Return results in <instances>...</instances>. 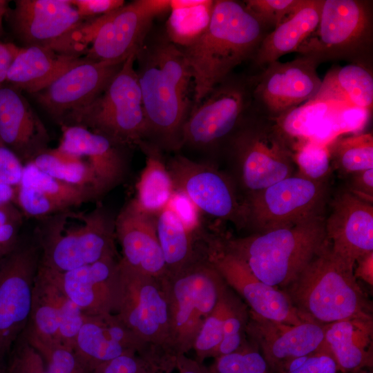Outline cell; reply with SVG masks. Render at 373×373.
<instances>
[{
	"mask_svg": "<svg viewBox=\"0 0 373 373\" xmlns=\"http://www.w3.org/2000/svg\"><path fill=\"white\" fill-rule=\"evenodd\" d=\"M169 10V0H135L108 13L83 57L123 63L142 48L154 19Z\"/></svg>",
	"mask_w": 373,
	"mask_h": 373,
	"instance_id": "cell-16",
	"label": "cell"
},
{
	"mask_svg": "<svg viewBox=\"0 0 373 373\" xmlns=\"http://www.w3.org/2000/svg\"><path fill=\"white\" fill-rule=\"evenodd\" d=\"M175 191L184 194L206 214L246 226V204L238 197L236 182L209 162H196L181 155L166 164Z\"/></svg>",
	"mask_w": 373,
	"mask_h": 373,
	"instance_id": "cell-14",
	"label": "cell"
},
{
	"mask_svg": "<svg viewBox=\"0 0 373 373\" xmlns=\"http://www.w3.org/2000/svg\"><path fill=\"white\" fill-rule=\"evenodd\" d=\"M323 3L324 0H303L287 19L265 36L253 58L254 64L264 68L285 55L296 52L316 28Z\"/></svg>",
	"mask_w": 373,
	"mask_h": 373,
	"instance_id": "cell-31",
	"label": "cell"
},
{
	"mask_svg": "<svg viewBox=\"0 0 373 373\" xmlns=\"http://www.w3.org/2000/svg\"><path fill=\"white\" fill-rule=\"evenodd\" d=\"M39 262L35 238L30 242L20 239L0 259V363L28 323Z\"/></svg>",
	"mask_w": 373,
	"mask_h": 373,
	"instance_id": "cell-13",
	"label": "cell"
},
{
	"mask_svg": "<svg viewBox=\"0 0 373 373\" xmlns=\"http://www.w3.org/2000/svg\"><path fill=\"white\" fill-rule=\"evenodd\" d=\"M27 340L42 356L47 373H90L71 348L59 344Z\"/></svg>",
	"mask_w": 373,
	"mask_h": 373,
	"instance_id": "cell-42",
	"label": "cell"
},
{
	"mask_svg": "<svg viewBox=\"0 0 373 373\" xmlns=\"http://www.w3.org/2000/svg\"><path fill=\"white\" fill-rule=\"evenodd\" d=\"M5 17L24 46L50 48L86 20L71 0H17Z\"/></svg>",
	"mask_w": 373,
	"mask_h": 373,
	"instance_id": "cell-20",
	"label": "cell"
},
{
	"mask_svg": "<svg viewBox=\"0 0 373 373\" xmlns=\"http://www.w3.org/2000/svg\"><path fill=\"white\" fill-rule=\"evenodd\" d=\"M354 267L327 240L285 293L305 320L321 325L371 316Z\"/></svg>",
	"mask_w": 373,
	"mask_h": 373,
	"instance_id": "cell-4",
	"label": "cell"
},
{
	"mask_svg": "<svg viewBox=\"0 0 373 373\" xmlns=\"http://www.w3.org/2000/svg\"><path fill=\"white\" fill-rule=\"evenodd\" d=\"M208 262L245 299L256 316L292 325L306 321L284 291L258 279L241 258L221 242L211 243Z\"/></svg>",
	"mask_w": 373,
	"mask_h": 373,
	"instance_id": "cell-18",
	"label": "cell"
},
{
	"mask_svg": "<svg viewBox=\"0 0 373 373\" xmlns=\"http://www.w3.org/2000/svg\"><path fill=\"white\" fill-rule=\"evenodd\" d=\"M136 54L123 62L93 101L69 113L60 126H82L124 146L146 141L147 124L134 66Z\"/></svg>",
	"mask_w": 373,
	"mask_h": 373,
	"instance_id": "cell-6",
	"label": "cell"
},
{
	"mask_svg": "<svg viewBox=\"0 0 373 373\" xmlns=\"http://www.w3.org/2000/svg\"><path fill=\"white\" fill-rule=\"evenodd\" d=\"M372 32L370 1L324 0L316 28L296 52L319 64L345 60L371 66Z\"/></svg>",
	"mask_w": 373,
	"mask_h": 373,
	"instance_id": "cell-8",
	"label": "cell"
},
{
	"mask_svg": "<svg viewBox=\"0 0 373 373\" xmlns=\"http://www.w3.org/2000/svg\"><path fill=\"white\" fill-rule=\"evenodd\" d=\"M85 315L63 291L52 272L39 265L31 314L23 332L30 341L62 345L73 350Z\"/></svg>",
	"mask_w": 373,
	"mask_h": 373,
	"instance_id": "cell-17",
	"label": "cell"
},
{
	"mask_svg": "<svg viewBox=\"0 0 373 373\" xmlns=\"http://www.w3.org/2000/svg\"><path fill=\"white\" fill-rule=\"evenodd\" d=\"M285 367L286 373H337L339 370L334 358L320 350L294 359Z\"/></svg>",
	"mask_w": 373,
	"mask_h": 373,
	"instance_id": "cell-47",
	"label": "cell"
},
{
	"mask_svg": "<svg viewBox=\"0 0 373 373\" xmlns=\"http://www.w3.org/2000/svg\"><path fill=\"white\" fill-rule=\"evenodd\" d=\"M3 19H0V37L3 33V26H2Z\"/></svg>",
	"mask_w": 373,
	"mask_h": 373,
	"instance_id": "cell-57",
	"label": "cell"
},
{
	"mask_svg": "<svg viewBox=\"0 0 373 373\" xmlns=\"http://www.w3.org/2000/svg\"><path fill=\"white\" fill-rule=\"evenodd\" d=\"M231 300L222 293L213 311L204 318L195 338L197 352L204 354L217 353L223 335L224 320Z\"/></svg>",
	"mask_w": 373,
	"mask_h": 373,
	"instance_id": "cell-39",
	"label": "cell"
},
{
	"mask_svg": "<svg viewBox=\"0 0 373 373\" xmlns=\"http://www.w3.org/2000/svg\"><path fill=\"white\" fill-rule=\"evenodd\" d=\"M156 231L167 274L193 262L192 231L169 205L156 216Z\"/></svg>",
	"mask_w": 373,
	"mask_h": 373,
	"instance_id": "cell-36",
	"label": "cell"
},
{
	"mask_svg": "<svg viewBox=\"0 0 373 373\" xmlns=\"http://www.w3.org/2000/svg\"><path fill=\"white\" fill-rule=\"evenodd\" d=\"M61 128L57 149L81 159L90 167L100 197L124 180L128 170L126 146L82 126Z\"/></svg>",
	"mask_w": 373,
	"mask_h": 373,
	"instance_id": "cell-22",
	"label": "cell"
},
{
	"mask_svg": "<svg viewBox=\"0 0 373 373\" xmlns=\"http://www.w3.org/2000/svg\"><path fill=\"white\" fill-rule=\"evenodd\" d=\"M372 111L373 75L371 66L350 63L331 68L314 97Z\"/></svg>",
	"mask_w": 373,
	"mask_h": 373,
	"instance_id": "cell-32",
	"label": "cell"
},
{
	"mask_svg": "<svg viewBox=\"0 0 373 373\" xmlns=\"http://www.w3.org/2000/svg\"><path fill=\"white\" fill-rule=\"evenodd\" d=\"M140 342L169 341V312L162 279L118 262L112 312Z\"/></svg>",
	"mask_w": 373,
	"mask_h": 373,
	"instance_id": "cell-11",
	"label": "cell"
},
{
	"mask_svg": "<svg viewBox=\"0 0 373 373\" xmlns=\"http://www.w3.org/2000/svg\"><path fill=\"white\" fill-rule=\"evenodd\" d=\"M115 236L122 247V265L158 279L167 274L157 236L156 216L139 210L133 200L115 217Z\"/></svg>",
	"mask_w": 373,
	"mask_h": 373,
	"instance_id": "cell-25",
	"label": "cell"
},
{
	"mask_svg": "<svg viewBox=\"0 0 373 373\" xmlns=\"http://www.w3.org/2000/svg\"><path fill=\"white\" fill-rule=\"evenodd\" d=\"M294 163L301 176L314 181H323L331 167L328 145L305 143L293 151Z\"/></svg>",
	"mask_w": 373,
	"mask_h": 373,
	"instance_id": "cell-40",
	"label": "cell"
},
{
	"mask_svg": "<svg viewBox=\"0 0 373 373\" xmlns=\"http://www.w3.org/2000/svg\"><path fill=\"white\" fill-rule=\"evenodd\" d=\"M323 213L242 238L224 247L241 258L261 281L276 288L291 283L327 239Z\"/></svg>",
	"mask_w": 373,
	"mask_h": 373,
	"instance_id": "cell-3",
	"label": "cell"
},
{
	"mask_svg": "<svg viewBox=\"0 0 373 373\" xmlns=\"http://www.w3.org/2000/svg\"><path fill=\"white\" fill-rule=\"evenodd\" d=\"M162 280L169 303V342L186 350L224 292L223 279L209 262L193 261Z\"/></svg>",
	"mask_w": 373,
	"mask_h": 373,
	"instance_id": "cell-9",
	"label": "cell"
},
{
	"mask_svg": "<svg viewBox=\"0 0 373 373\" xmlns=\"http://www.w3.org/2000/svg\"><path fill=\"white\" fill-rule=\"evenodd\" d=\"M141 343L112 313L87 316L77 335L73 351L90 373Z\"/></svg>",
	"mask_w": 373,
	"mask_h": 373,
	"instance_id": "cell-26",
	"label": "cell"
},
{
	"mask_svg": "<svg viewBox=\"0 0 373 373\" xmlns=\"http://www.w3.org/2000/svg\"><path fill=\"white\" fill-rule=\"evenodd\" d=\"M98 198L91 188L56 179L29 162L23 166L14 203L23 216L40 219Z\"/></svg>",
	"mask_w": 373,
	"mask_h": 373,
	"instance_id": "cell-23",
	"label": "cell"
},
{
	"mask_svg": "<svg viewBox=\"0 0 373 373\" xmlns=\"http://www.w3.org/2000/svg\"><path fill=\"white\" fill-rule=\"evenodd\" d=\"M242 354L232 352L221 355L217 369L219 373H240L242 366Z\"/></svg>",
	"mask_w": 373,
	"mask_h": 373,
	"instance_id": "cell-55",
	"label": "cell"
},
{
	"mask_svg": "<svg viewBox=\"0 0 373 373\" xmlns=\"http://www.w3.org/2000/svg\"><path fill=\"white\" fill-rule=\"evenodd\" d=\"M0 140L23 165L49 149L44 124L22 92L5 82L0 85Z\"/></svg>",
	"mask_w": 373,
	"mask_h": 373,
	"instance_id": "cell-24",
	"label": "cell"
},
{
	"mask_svg": "<svg viewBox=\"0 0 373 373\" xmlns=\"http://www.w3.org/2000/svg\"><path fill=\"white\" fill-rule=\"evenodd\" d=\"M214 1L170 0V15L166 23L168 38L186 48L207 30Z\"/></svg>",
	"mask_w": 373,
	"mask_h": 373,
	"instance_id": "cell-35",
	"label": "cell"
},
{
	"mask_svg": "<svg viewBox=\"0 0 373 373\" xmlns=\"http://www.w3.org/2000/svg\"><path fill=\"white\" fill-rule=\"evenodd\" d=\"M331 162L343 173L351 174L373 169V136L361 133L340 136L328 145Z\"/></svg>",
	"mask_w": 373,
	"mask_h": 373,
	"instance_id": "cell-38",
	"label": "cell"
},
{
	"mask_svg": "<svg viewBox=\"0 0 373 373\" xmlns=\"http://www.w3.org/2000/svg\"><path fill=\"white\" fill-rule=\"evenodd\" d=\"M136 60L146 139L160 149H180L182 128L191 111L193 79L185 56L181 48L164 39L149 46L144 42Z\"/></svg>",
	"mask_w": 373,
	"mask_h": 373,
	"instance_id": "cell-1",
	"label": "cell"
},
{
	"mask_svg": "<svg viewBox=\"0 0 373 373\" xmlns=\"http://www.w3.org/2000/svg\"><path fill=\"white\" fill-rule=\"evenodd\" d=\"M323 181L291 175L246 198V226L262 233L323 213Z\"/></svg>",
	"mask_w": 373,
	"mask_h": 373,
	"instance_id": "cell-12",
	"label": "cell"
},
{
	"mask_svg": "<svg viewBox=\"0 0 373 373\" xmlns=\"http://www.w3.org/2000/svg\"><path fill=\"white\" fill-rule=\"evenodd\" d=\"M341 104H343L313 97L271 119L293 151L309 142L322 120Z\"/></svg>",
	"mask_w": 373,
	"mask_h": 373,
	"instance_id": "cell-34",
	"label": "cell"
},
{
	"mask_svg": "<svg viewBox=\"0 0 373 373\" xmlns=\"http://www.w3.org/2000/svg\"><path fill=\"white\" fill-rule=\"evenodd\" d=\"M0 373L47 372L42 356L21 333L0 363Z\"/></svg>",
	"mask_w": 373,
	"mask_h": 373,
	"instance_id": "cell-41",
	"label": "cell"
},
{
	"mask_svg": "<svg viewBox=\"0 0 373 373\" xmlns=\"http://www.w3.org/2000/svg\"><path fill=\"white\" fill-rule=\"evenodd\" d=\"M360 199L373 202V169L351 173L347 189Z\"/></svg>",
	"mask_w": 373,
	"mask_h": 373,
	"instance_id": "cell-50",
	"label": "cell"
},
{
	"mask_svg": "<svg viewBox=\"0 0 373 373\" xmlns=\"http://www.w3.org/2000/svg\"><path fill=\"white\" fill-rule=\"evenodd\" d=\"M240 373H267L266 360L262 355L256 352L242 354Z\"/></svg>",
	"mask_w": 373,
	"mask_h": 373,
	"instance_id": "cell-53",
	"label": "cell"
},
{
	"mask_svg": "<svg viewBox=\"0 0 373 373\" xmlns=\"http://www.w3.org/2000/svg\"><path fill=\"white\" fill-rule=\"evenodd\" d=\"M323 328L324 339L319 350L330 354L339 370L352 371L372 365L371 316L325 324Z\"/></svg>",
	"mask_w": 373,
	"mask_h": 373,
	"instance_id": "cell-30",
	"label": "cell"
},
{
	"mask_svg": "<svg viewBox=\"0 0 373 373\" xmlns=\"http://www.w3.org/2000/svg\"><path fill=\"white\" fill-rule=\"evenodd\" d=\"M270 31L243 3L214 1L207 30L182 50L191 73L195 104L230 75L236 66L253 59Z\"/></svg>",
	"mask_w": 373,
	"mask_h": 373,
	"instance_id": "cell-2",
	"label": "cell"
},
{
	"mask_svg": "<svg viewBox=\"0 0 373 373\" xmlns=\"http://www.w3.org/2000/svg\"><path fill=\"white\" fill-rule=\"evenodd\" d=\"M30 163L56 179L91 188L97 197H100L92 170L83 160L75 156L64 153L57 148L48 149Z\"/></svg>",
	"mask_w": 373,
	"mask_h": 373,
	"instance_id": "cell-37",
	"label": "cell"
},
{
	"mask_svg": "<svg viewBox=\"0 0 373 373\" xmlns=\"http://www.w3.org/2000/svg\"><path fill=\"white\" fill-rule=\"evenodd\" d=\"M122 64L97 62L84 59V61L32 95L60 125L69 113L93 101L104 90Z\"/></svg>",
	"mask_w": 373,
	"mask_h": 373,
	"instance_id": "cell-19",
	"label": "cell"
},
{
	"mask_svg": "<svg viewBox=\"0 0 373 373\" xmlns=\"http://www.w3.org/2000/svg\"><path fill=\"white\" fill-rule=\"evenodd\" d=\"M118 262L115 257L64 272L50 270L84 315H100L112 313Z\"/></svg>",
	"mask_w": 373,
	"mask_h": 373,
	"instance_id": "cell-27",
	"label": "cell"
},
{
	"mask_svg": "<svg viewBox=\"0 0 373 373\" xmlns=\"http://www.w3.org/2000/svg\"><path fill=\"white\" fill-rule=\"evenodd\" d=\"M138 146L146 155V162L136 184L135 198L132 200L139 210L156 216L173 196V180L159 147L146 141Z\"/></svg>",
	"mask_w": 373,
	"mask_h": 373,
	"instance_id": "cell-33",
	"label": "cell"
},
{
	"mask_svg": "<svg viewBox=\"0 0 373 373\" xmlns=\"http://www.w3.org/2000/svg\"><path fill=\"white\" fill-rule=\"evenodd\" d=\"M84 19H90L110 13L125 3L123 0H71Z\"/></svg>",
	"mask_w": 373,
	"mask_h": 373,
	"instance_id": "cell-49",
	"label": "cell"
},
{
	"mask_svg": "<svg viewBox=\"0 0 373 373\" xmlns=\"http://www.w3.org/2000/svg\"><path fill=\"white\" fill-rule=\"evenodd\" d=\"M313 58L300 55L295 59L269 63L252 76V108L258 113L274 119L286 111L313 98L322 79Z\"/></svg>",
	"mask_w": 373,
	"mask_h": 373,
	"instance_id": "cell-15",
	"label": "cell"
},
{
	"mask_svg": "<svg viewBox=\"0 0 373 373\" xmlns=\"http://www.w3.org/2000/svg\"><path fill=\"white\" fill-rule=\"evenodd\" d=\"M252 77L229 75L191 109L182 128L181 147L209 150L228 142L252 108Z\"/></svg>",
	"mask_w": 373,
	"mask_h": 373,
	"instance_id": "cell-10",
	"label": "cell"
},
{
	"mask_svg": "<svg viewBox=\"0 0 373 373\" xmlns=\"http://www.w3.org/2000/svg\"><path fill=\"white\" fill-rule=\"evenodd\" d=\"M35 240L39 265L64 272L115 258V217L102 206L89 211L68 209L40 218Z\"/></svg>",
	"mask_w": 373,
	"mask_h": 373,
	"instance_id": "cell-5",
	"label": "cell"
},
{
	"mask_svg": "<svg viewBox=\"0 0 373 373\" xmlns=\"http://www.w3.org/2000/svg\"><path fill=\"white\" fill-rule=\"evenodd\" d=\"M138 365L131 354L117 356L99 366L93 373H137Z\"/></svg>",
	"mask_w": 373,
	"mask_h": 373,
	"instance_id": "cell-51",
	"label": "cell"
},
{
	"mask_svg": "<svg viewBox=\"0 0 373 373\" xmlns=\"http://www.w3.org/2000/svg\"><path fill=\"white\" fill-rule=\"evenodd\" d=\"M238 181L247 196L293 175V151L273 120L253 108L228 140Z\"/></svg>",
	"mask_w": 373,
	"mask_h": 373,
	"instance_id": "cell-7",
	"label": "cell"
},
{
	"mask_svg": "<svg viewBox=\"0 0 373 373\" xmlns=\"http://www.w3.org/2000/svg\"><path fill=\"white\" fill-rule=\"evenodd\" d=\"M23 164L0 140V205L13 202Z\"/></svg>",
	"mask_w": 373,
	"mask_h": 373,
	"instance_id": "cell-44",
	"label": "cell"
},
{
	"mask_svg": "<svg viewBox=\"0 0 373 373\" xmlns=\"http://www.w3.org/2000/svg\"><path fill=\"white\" fill-rule=\"evenodd\" d=\"M327 239L333 252L354 266L356 260L373 251V206L343 190L336 195L325 219Z\"/></svg>",
	"mask_w": 373,
	"mask_h": 373,
	"instance_id": "cell-21",
	"label": "cell"
},
{
	"mask_svg": "<svg viewBox=\"0 0 373 373\" xmlns=\"http://www.w3.org/2000/svg\"><path fill=\"white\" fill-rule=\"evenodd\" d=\"M84 60V57L59 53L48 46L19 47L5 83L33 95Z\"/></svg>",
	"mask_w": 373,
	"mask_h": 373,
	"instance_id": "cell-29",
	"label": "cell"
},
{
	"mask_svg": "<svg viewBox=\"0 0 373 373\" xmlns=\"http://www.w3.org/2000/svg\"><path fill=\"white\" fill-rule=\"evenodd\" d=\"M242 316L231 302L223 324V335L217 353L224 355L236 352L241 343Z\"/></svg>",
	"mask_w": 373,
	"mask_h": 373,
	"instance_id": "cell-48",
	"label": "cell"
},
{
	"mask_svg": "<svg viewBox=\"0 0 373 373\" xmlns=\"http://www.w3.org/2000/svg\"><path fill=\"white\" fill-rule=\"evenodd\" d=\"M19 47L12 43L0 41V85L6 82L9 68Z\"/></svg>",
	"mask_w": 373,
	"mask_h": 373,
	"instance_id": "cell-54",
	"label": "cell"
},
{
	"mask_svg": "<svg viewBox=\"0 0 373 373\" xmlns=\"http://www.w3.org/2000/svg\"><path fill=\"white\" fill-rule=\"evenodd\" d=\"M372 111L341 104L334 111L333 115L339 136L346 133H361L370 119Z\"/></svg>",
	"mask_w": 373,
	"mask_h": 373,
	"instance_id": "cell-46",
	"label": "cell"
},
{
	"mask_svg": "<svg viewBox=\"0 0 373 373\" xmlns=\"http://www.w3.org/2000/svg\"><path fill=\"white\" fill-rule=\"evenodd\" d=\"M303 0H247L245 8L269 30H272L287 19Z\"/></svg>",
	"mask_w": 373,
	"mask_h": 373,
	"instance_id": "cell-43",
	"label": "cell"
},
{
	"mask_svg": "<svg viewBox=\"0 0 373 373\" xmlns=\"http://www.w3.org/2000/svg\"><path fill=\"white\" fill-rule=\"evenodd\" d=\"M8 1L0 0V19H3L7 15L9 7Z\"/></svg>",
	"mask_w": 373,
	"mask_h": 373,
	"instance_id": "cell-56",
	"label": "cell"
},
{
	"mask_svg": "<svg viewBox=\"0 0 373 373\" xmlns=\"http://www.w3.org/2000/svg\"><path fill=\"white\" fill-rule=\"evenodd\" d=\"M254 325L263 357L275 367L318 352L324 339L323 325L309 321L292 325L258 316Z\"/></svg>",
	"mask_w": 373,
	"mask_h": 373,
	"instance_id": "cell-28",
	"label": "cell"
},
{
	"mask_svg": "<svg viewBox=\"0 0 373 373\" xmlns=\"http://www.w3.org/2000/svg\"><path fill=\"white\" fill-rule=\"evenodd\" d=\"M354 274L356 279L365 282L370 286L373 285V251L358 258L354 265Z\"/></svg>",
	"mask_w": 373,
	"mask_h": 373,
	"instance_id": "cell-52",
	"label": "cell"
},
{
	"mask_svg": "<svg viewBox=\"0 0 373 373\" xmlns=\"http://www.w3.org/2000/svg\"><path fill=\"white\" fill-rule=\"evenodd\" d=\"M184 373H195V372H191V371H188V372H184Z\"/></svg>",
	"mask_w": 373,
	"mask_h": 373,
	"instance_id": "cell-58",
	"label": "cell"
},
{
	"mask_svg": "<svg viewBox=\"0 0 373 373\" xmlns=\"http://www.w3.org/2000/svg\"><path fill=\"white\" fill-rule=\"evenodd\" d=\"M23 216L14 202L0 205V259L19 242Z\"/></svg>",
	"mask_w": 373,
	"mask_h": 373,
	"instance_id": "cell-45",
	"label": "cell"
}]
</instances>
